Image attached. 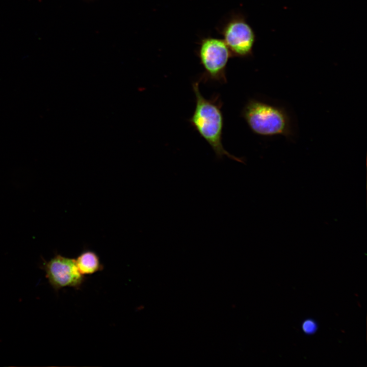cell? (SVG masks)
I'll use <instances>...</instances> for the list:
<instances>
[{
  "instance_id": "obj_5",
  "label": "cell",
  "mask_w": 367,
  "mask_h": 367,
  "mask_svg": "<svg viewBox=\"0 0 367 367\" xmlns=\"http://www.w3.org/2000/svg\"><path fill=\"white\" fill-rule=\"evenodd\" d=\"M46 277L56 291L65 287L78 289L85 281L77 267L75 259L57 255L42 265Z\"/></svg>"
},
{
  "instance_id": "obj_3",
  "label": "cell",
  "mask_w": 367,
  "mask_h": 367,
  "mask_svg": "<svg viewBox=\"0 0 367 367\" xmlns=\"http://www.w3.org/2000/svg\"><path fill=\"white\" fill-rule=\"evenodd\" d=\"M218 30L232 57L252 56L256 35L244 14L240 12L231 13L219 26Z\"/></svg>"
},
{
  "instance_id": "obj_2",
  "label": "cell",
  "mask_w": 367,
  "mask_h": 367,
  "mask_svg": "<svg viewBox=\"0 0 367 367\" xmlns=\"http://www.w3.org/2000/svg\"><path fill=\"white\" fill-rule=\"evenodd\" d=\"M242 116L250 129L265 137L293 135L291 118L282 107L255 99H250L242 111Z\"/></svg>"
},
{
  "instance_id": "obj_7",
  "label": "cell",
  "mask_w": 367,
  "mask_h": 367,
  "mask_svg": "<svg viewBox=\"0 0 367 367\" xmlns=\"http://www.w3.org/2000/svg\"><path fill=\"white\" fill-rule=\"evenodd\" d=\"M317 324L312 320H307L302 324L303 331L307 334H312L317 330Z\"/></svg>"
},
{
  "instance_id": "obj_1",
  "label": "cell",
  "mask_w": 367,
  "mask_h": 367,
  "mask_svg": "<svg viewBox=\"0 0 367 367\" xmlns=\"http://www.w3.org/2000/svg\"><path fill=\"white\" fill-rule=\"evenodd\" d=\"M195 96L196 104L189 122L199 134L209 144L216 156L229 159L244 163L241 158L236 157L225 150L222 144L224 118L221 110L222 102L219 95L206 99L200 93L198 82L192 84Z\"/></svg>"
},
{
  "instance_id": "obj_4",
  "label": "cell",
  "mask_w": 367,
  "mask_h": 367,
  "mask_svg": "<svg viewBox=\"0 0 367 367\" xmlns=\"http://www.w3.org/2000/svg\"><path fill=\"white\" fill-rule=\"evenodd\" d=\"M196 53L204 69L202 78L226 83V69L232 55L223 39L203 37L200 40Z\"/></svg>"
},
{
  "instance_id": "obj_6",
  "label": "cell",
  "mask_w": 367,
  "mask_h": 367,
  "mask_svg": "<svg viewBox=\"0 0 367 367\" xmlns=\"http://www.w3.org/2000/svg\"><path fill=\"white\" fill-rule=\"evenodd\" d=\"M75 262L80 273L84 276L93 274L103 269L98 256L91 250L82 252L75 259Z\"/></svg>"
}]
</instances>
